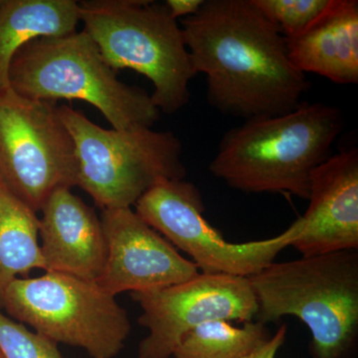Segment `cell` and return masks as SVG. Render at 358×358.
<instances>
[{
    "label": "cell",
    "instance_id": "1",
    "mask_svg": "<svg viewBox=\"0 0 358 358\" xmlns=\"http://www.w3.org/2000/svg\"><path fill=\"white\" fill-rule=\"evenodd\" d=\"M193 69L206 77L207 100L247 120L291 112L310 83L289 57L286 37L253 0H204L180 20Z\"/></svg>",
    "mask_w": 358,
    "mask_h": 358
},
{
    "label": "cell",
    "instance_id": "2",
    "mask_svg": "<svg viewBox=\"0 0 358 358\" xmlns=\"http://www.w3.org/2000/svg\"><path fill=\"white\" fill-rule=\"evenodd\" d=\"M345 124L343 110L324 103L247 120L224 134L209 171L239 192L308 199L313 171L329 159Z\"/></svg>",
    "mask_w": 358,
    "mask_h": 358
},
{
    "label": "cell",
    "instance_id": "3",
    "mask_svg": "<svg viewBox=\"0 0 358 358\" xmlns=\"http://www.w3.org/2000/svg\"><path fill=\"white\" fill-rule=\"evenodd\" d=\"M256 320L298 317L312 334V358H355L358 345V250L271 263L248 278Z\"/></svg>",
    "mask_w": 358,
    "mask_h": 358
},
{
    "label": "cell",
    "instance_id": "4",
    "mask_svg": "<svg viewBox=\"0 0 358 358\" xmlns=\"http://www.w3.org/2000/svg\"><path fill=\"white\" fill-rule=\"evenodd\" d=\"M9 84L26 98L91 103L117 131L152 128L159 119L152 96L120 81L84 30L28 42L13 59Z\"/></svg>",
    "mask_w": 358,
    "mask_h": 358
},
{
    "label": "cell",
    "instance_id": "5",
    "mask_svg": "<svg viewBox=\"0 0 358 358\" xmlns=\"http://www.w3.org/2000/svg\"><path fill=\"white\" fill-rule=\"evenodd\" d=\"M84 31L95 41L108 64L148 78L159 112L173 115L190 101L196 76L182 29L164 3L150 0L79 1Z\"/></svg>",
    "mask_w": 358,
    "mask_h": 358
},
{
    "label": "cell",
    "instance_id": "6",
    "mask_svg": "<svg viewBox=\"0 0 358 358\" xmlns=\"http://www.w3.org/2000/svg\"><path fill=\"white\" fill-rule=\"evenodd\" d=\"M74 141L77 186L102 208H131L157 183L185 179L182 143L173 131L101 128L83 113L58 107Z\"/></svg>",
    "mask_w": 358,
    "mask_h": 358
},
{
    "label": "cell",
    "instance_id": "7",
    "mask_svg": "<svg viewBox=\"0 0 358 358\" xmlns=\"http://www.w3.org/2000/svg\"><path fill=\"white\" fill-rule=\"evenodd\" d=\"M2 308L56 343L83 348L93 358H114L131 334L128 313L98 282L46 272L18 278L7 288Z\"/></svg>",
    "mask_w": 358,
    "mask_h": 358
},
{
    "label": "cell",
    "instance_id": "8",
    "mask_svg": "<svg viewBox=\"0 0 358 358\" xmlns=\"http://www.w3.org/2000/svg\"><path fill=\"white\" fill-rule=\"evenodd\" d=\"M0 180L36 213L52 192L77 186L74 141L56 102L0 93Z\"/></svg>",
    "mask_w": 358,
    "mask_h": 358
},
{
    "label": "cell",
    "instance_id": "9",
    "mask_svg": "<svg viewBox=\"0 0 358 358\" xmlns=\"http://www.w3.org/2000/svg\"><path fill=\"white\" fill-rule=\"evenodd\" d=\"M136 213L150 227L192 257L206 274L249 278L262 271L300 234L299 219L278 236L230 243L204 217L199 188L185 179L157 183L136 202Z\"/></svg>",
    "mask_w": 358,
    "mask_h": 358
},
{
    "label": "cell",
    "instance_id": "10",
    "mask_svg": "<svg viewBox=\"0 0 358 358\" xmlns=\"http://www.w3.org/2000/svg\"><path fill=\"white\" fill-rule=\"evenodd\" d=\"M129 294L143 310L138 322L150 331L138 358H169L195 327L214 320L246 324L258 310L248 278L238 275L202 273L167 288Z\"/></svg>",
    "mask_w": 358,
    "mask_h": 358
},
{
    "label": "cell",
    "instance_id": "11",
    "mask_svg": "<svg viewBox=\"0 0 358 358\" xmlns=\"http://www.w3.org/2000/svg\"><path fill=\"white\" fill-rule=\"evenodd\" d=\"M101 221L108 255L95 282L113 296L167 288L200 274L196 264L181 256L131 208L103 210Z\"/></svg>",
    "mask_w": 358,
    "mask_h": 358
},
{
    "label": "cell",
    "instance_id": "12",
    "mask_svg": "<svg viewBox=\"0 0 358 358\" xmlns=\"http://www.w3.org/2000/svg\"><path fill=\"white\" fill-rule=\"evenodd\" d=\"M310 205L292 243L303 257L358 250V150L329 159L310 179Z\"/></svg>",
    "mask_w": 358,
    "mask_h": 358
},
{
    "label": "cell",
    "instance_id": "13",
    "mask_svg": "<svg viewBox=\"0 0 358 358\" xmlns=\"http://www.w3.org/2000/svg\"><path fill=\"white\" fill-rule=\"evenodd\" d=\"M39 219L45 272L96 281L102 275L108 250L102 221L95 210L61 187L51 193Z\"/></svg>",
    "mask_w": 358,
    "mask_h": 358
},
{
    "label": "cell",
    "instance_id": "14",
    "mask_svg": "<svg viewBox=\"0 0 358 358\" xmlns=\"http://www.w3.org/2000/svg\"><path fill=\"white\" fill-rule=\"evenodd\" d=\"M286 40L289 60L303 74L339 85L358 83L357 0H331L310 27Z\"/></svg>",
    "mask_w": 358,
    "mask_h": 358
},
{
    "label": "cell",
    "instance_id": "15",
    "mask_svg": "<svg viewBox=\"0 0 358 358\" xmlns=\"http://www.w3.org/2000/svg\"><path fill=\"white\" fill-rule=\"evenodd\" d=\"M79 2L74 0H3L0 6V93L10 89L14 56L32 40L76 31Z\"/></svg>",
    "mask_w": 358,
    "mask_h": 358
},
{
    "label": "cell",
    "instance_id": "16",
    "mask_svg": "<svg viewBox=\"0 0 358 358\" xmlns=\"http://www.w3.org/2000/svg\"><path fill=\"white\" fill-rule=\"evenodd\" d=\"M38 236L36 212L0 180V310L7 288L18 275L28 278L31 271L46 268Z\"/></svg>",
    "mask_w": 358,
    "mask_h": 358
},
{
    "label": "cell",
    "instance_id": "17",
    "mask_svg": "<svg viewBox=\"0 0 358 358\" xmlns=\"http://www.w3.org/2000/svg\"><path fill=\"white\" fill-rule=\"evenodd\" d=\"M272 338L265 324L249 322L243 327L214 320L195 327L179 341L176 358H245Z\"/></svg>",
    "mask_w": 358,
    "mask_h": 358
},
{
    "label": "cell",
    "instance_id": "18",
    "mask_svg": "<svg viewBox=\"0 0 358 358\" xmlns=\"http://www.w3.org/2000/svg\"><path fill=\"white\" fill-rule=\"evenodd\" d=\"M331 0H253L287 39L298 36L327 10Z\"/></svg>",
    "mask_w": 358,
    "mask_h": 358
},
{
    "label": "cell",
    "instance_id": "19",
    "mask_svg": "<svg viewBox=\"0 0 358 358\" xmlns=\"http://www.w3.org/2000/svg\"><path fill=\"white\" fill-rule=\"evenodd\" d=\"M0 352L4 358H64L57 343L21 322L7 317L0 310Z\"/></svg>",
    "mask_w": 358,
    "mask_h": 358
},
{
    "label": "cell",
    "instance_id": "20",
    "mask_svg": "<svg viewBox=\"0 0 358 358\" xmlns=\"http://www.w3.org/2000/svg\"><path fill=\"white\" fill-rule=\"evenodd\" d=\"M287 326L282 324L278 329L277 333L272 338L266 341L264 345L259 346L253 352L250 353L248 357L245 358H275L280 348L284 345L286 341Z\"/></svg>",
    "mask_w": 358,
    "mask_h": 358
},
{
    "label": "cell",
    "instance_id": "21",
    "mask_svg": "<svg viewBox=\"0 0 358 358\" xmlns=\"http://www.w3.org/2000/svg\"><path fill=\"white\" fill-rule=\"evenodd\" d=\"M204 0H167L164 2L174 20L189 17L199 13Z\"/></svg>",
    "mask_w": 358,
    "mask_h": 358
},
{
    "label": "cell",
    "instance_id": "22",
    "mask_svg": "<svg viewBox=\"0 0 358 358\" xmlns=\"http://www.w3.org/2000/svg\"><path fill=\"white\" fill-rule=\"evenodd\" d=\"M2 3H3V0H0V6H2Z\"/></svg>",
    "mask_w": 358,
    "mask_h": 358
},
{
    "label": "cell",
    "instance_id": "23",
    "mask_svg": "<svg viewBox=\"0 0 358 358\" xmlns=\"http://www.w3.org/2000/svg\"><path fill=\"white\" fill-rule=\"evenodd\" d=\"M0 358H4V357H3V355H2L1 352H0Z\"/></svg>",
    "mask_w": 358,
    "mask_h": 358
}]
</instances>
